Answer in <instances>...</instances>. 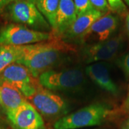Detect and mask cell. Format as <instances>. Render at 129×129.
<instances>
[{
	"label": "cell",
	"instance_id": "obj_3",
	"mask_svg": "<svg viewBox=\"0 0 129 129\" xmlns=\"http://www.w3.org/2000/svg\"><path fill=\"white\" fill-rule=\"evenodd\" d=\"M85 75L79 68L51 70L41 74L39 83L51 91L75 92L85 84Z\"/></svg>",
	"mask_w": 129,
	"mask_h": 129
},
{
	"label": "cell",
	"instance_id": "obj_21",
	"mask_svg": "<svg viewBox=\"0 0 129 129\" xmlns=\"http://www.w3.org/2000/svg\"><path fill=\"white\" fill-rule=\"evenodd\" d=\"M15 0H0V14L4 12L9 5H11Z\"/></svg>",
	"mask_w": 129,
	"mask_h": 129
},
{
	"label": "cell",
	"instance_id": "obj_11",
	"mask_svg": "<svg viewBox=\"0 0 129 129\" xmlns=\"http://www.w3.org/2000/svg\"><path fill=\"white\" fill-rule=\"evenodd\" d=\"M85 73L89 78L102 90L113 95H117L119 90L113 79L108 65L105 62H95L85 68Z\"/></svg>",
	"mask_w": 129,
	"mask_h": 129
},
{
	"label": "cell",
	"instance_id": "obj_24",
	"mask_svg": "<svg viewBox=\"0 0 129 129\" xmlns=\"http://www.w3.org/2000/svg\"><path fill=\"white\" fill-rule=\"evenodd\" d=\"M125 106L129 109V89H128V96H127V98H126V101H125Z\"/></svg>",
	"mask_w": 129,
	"mask_h": 129
},
{
	"label": "cell",
	"instance_id": "obj_17",
	"mask_svg": "<svg viewBox=\"0 0 129 129\" xmlns=\"http://www.w3.org/2000/svg\"><path fill=\"white\" fill-rule=\"evenodd\" d=\"M73 1L75 7L77 16L85 14L94 9L90 0H73Z\"/></svg>",
	"mask_w": 129,
	"mask_h": 129
},
{
	"label": "cell",
	"instance_id": "obj_12",
	"mask_svg": "<svg viewBox=\"0 0 129 129\" xmlns=\"http://www.w3.org/2000/svg\"><path fill=\"white\" fill-rule=\"evenodd\" d=\"M103 14L99 11L93 9L85 14L78 16L73 23L62 35L65 40L82 42L83 36L92 23Z\"/></svg>",
	"mask_w": 129,
	"mask_h": 129
},
{
	"label": "cell",
	"instance_id": "obj_5",
	"mask_svg": "<svg viewBox=\"0 0 129 129\" xmlns=\"http://www.w3.org/2000/svg\"><path fill=\"white\" fill-rule=\"evenodd\" d=\"M55 35L27 27L19 24H9L0 29V45L24 46L47 42L55 38Z\"/></svg>",
	"mask_w": 129,
	"mask_h": 129
},
{
	"label": "cell",
	"instance_id": "obj_26",
	"mask_svg": "<svg viewBox=\"0 0 129 129\" xmlns=\"http://www.w3.org/2000/svg\"><path fill=\"white\" fill-rule=\"evenodd\" d=\"M2 107V101H1V92H0V107Z\"/></svg>",
	"mask_w": 129,
	"mask_h": 129
},
{
	"label": "cell",
	"instance_id": "obj_22",
	"mask_svg": "<svg viewBox=\"0 0 129 129\" xmlns=\"http://www.w3.org/2000/svg\"><path fill=\"white\" fill-rule=\"evenodd\" d=\"M125 26V31H126V33H127L128 36L129 37V14H127V16H126Z\"/></svg>",
	"mask_w": 129,
	"mask_h": 129
},
{
	"label": "cell",
	"instance_id": "obj_19",
	"mask_svg": "<svg viewBox=\"0 0 129 129\" xmlns=\"http://www.w3.org/2000/svg\"><path fill=\"white\" fill-rule=\"evenodd\" d=\"M92 7L103 14H106L110 12L111 9L107 0H90Z\"/></svg>",
	"mask_w": 129,
	"mask_h": 129
},
{
	"label": "cell",
	"instance_id": "obj_6",
	"mask_svg": "<svg viewBox=\"0 0 129 129\" xmlns=\"http://www.w3.org/2000/svg\"><path fill=\"white\" fill-rule=\"evenodd\" d=\"M28 100L41 115L47 118L63 117L69 111V104L63 98L41 85L37 86L36 92Z\"/></svg>",
	"mask_w": 129,
	"mask_h": 129
},
{
	"label": "cell",
	"instance_id": "obj_15",
	"mask_svg": "<svg viewBox=\"0 0 129 129\" xmlns=\"http://www.w3.org/2000/svg\"><path fill=\"white\" fill-rule=\"evenodd\" d=\"M50 24L52 29L55 27L56 14L60 0H31Z\"/></svg>",
	"mask_w": 129,
	"mask_h": 129
},
{
	"label": "cell",
	"instance_id": "obj_25",
	"mask_svg": "<svg viewBox=\"0 0 129 129\" xmlns=\"http://www.w3.org/2000/svg\"><path fill=\"white\" fill-rule=\"evenodd\" d=\"M123 1H124L125 3L129 7V0H123Z\"/></svg>",
	"mask_w": 129,
	"mask_h": 129
},
{
	"label": "cell",
	"instance_id": "obj_7",
	"mask_svg": "<svg viewBox=\"0 0 129 129\" xmlns=\"http://www.w3.org/2000/svg\"><path fill=\"white\" fill-rule=\"evenodd\" d=\"M0 81L14 86L27 99L35 94L38 86L27 68L16 62L10 64L1 73Z\"/></svg>",
	"mask_w": 129,
	"mask_h": 129
},
{
	"label": "cell",
	"instance_id": "obj_14",
	"mask_svg": "<svg viewBox=\"0 0 129 129\" xmlns=\"http://www.w3.org/2000/svg\"><path fill=\"white\" fill-rule=\"evenodd\" d=\"M0 92L2 105L6 114L14 111L27 101L26 98L17 88L5 81H0Z\"/></svg>",
	"mask_w": 129,
	"mask_h": 129
},
{
	"label": "cell",
	"instance_id": "obj_2",
	"mask_svg": "<svg viewBox=\"0 0 129 129\" xmlns=\"http://www.w3.org/2000/svg\"><path fill=\"white\" fill-rule=\"evenodd\" d=\"M111 107L102 103L83 107L61 117L54 124L55 129H79L102 124L111 114Z\"/></svg>",
	"mask_w": 129,
	"mask_h": 129
},
{
	"label": "cell",
	"instance_id": "obj_1",
	"mask_svg": "<svg viewBox=\"0 0 129 129\" xmlns=\"http://www.w3.org/2000/svg\"><path fill=\"white\" fill-rule=\"evenodd\" d=\"M73 48L64 42L57 40L20 46V54L16 63L26 67L33 78L53 70L62 62L65 54Z\"/></svg>",
	"mask_w": 129,
	"mask_h": 129
},
{
	"label": "cell",
	"instance_id": "obj_13",
	"mask_svg": "<svg viewBox=\"0 0 129 129\" xmlns=\"http://www.w3.org/2000/svg\"><path fill=\"white\" fill-rule=\"evenodd\" d=\"M76 9L73 0H60L56 14L55 27L52 29L55 36H62L77 18Z\"/></svg>",
	"mask_w": 129,
	"mask_h": 129
},
{
	"label": "cell",
	"instance_id": "obj_8",
	"mask_svg": "<svg viewBox=\"0 0 129 129\" xmlns=\"http://www.w3.org/2000/svg\"><path fill=\"white\" fill-rule=\"evenodd\" d=\"M7 116L15 129H45L41 114L28 101L7 113Z\"/></svg>",
	"mask_w": 129,
	"mask_h": 129
},
{
	"label": "cell",
	"instance_id": "obj_4",
	"mask_svg": "<svg viewBox=\"0 0 129 129\" xmlns=\"http://www.w3.org/2000/svg\"><path fill=\"white\" fill-rule=\"evenodd\" d=\"M7 9L10 19L17 24L41 32L52 29L31 0H15Z\"/></svg>",
	"mask_w": 129,
	"mask_h": 129
},
{
	"label": "cell",
	"instance_id": "obj_9",
	"mask_svg": "<svg viewBox=\"0 0 129 129\" xmlns=\"http://www.w3.org/2000/svg\"><path fill=\"white\" fill-rule=\"evenodd\" d=\"M120 36L109 38L106 41L91 44L83 50V56L87 63L106 62L115 57L122 46Z\"/></svg>",
	"mask_w": 129,
	"mask_h": 129
},
{
	"label": "cell",
	"instance_id": "obj_16",
	"mask_svg": "<svg viewBox=\"0 0 129 129\" xmlns=\"http://www.w3.org/2000/svg\"><path fill=\"white\" fill-rule=\"evenodd\" d=\"M20 54V46H0V75L10 64L17 62Z\"/></svg>",
	"mask_w": 129,
	"mask_h": 129
},
{
	"label": "cell",
	"instance_id": "obj_10",
	"mask_svg": "<svg viewBox=\"0 0 129 129\" xmlns=\"http://www.w3.org/2000/svg\"><path fill=\"white\" fill-rule=\"evenodd\" d=\"M119 21L110 12L95 20L83 36L82 42H92V44L106 41L116 31Z\"/></svg>",
	"mask_w": 129,
	"mask_h": 129
},
{
	"label": "cell",
	"instance_id": "obj_18",
	"mask_svg": "<svg viewBox=\"0 0 129 129\" xmlns=\"http://www.w3.org/2000/svg\"><path fill=\"white\" fill-rule=\"evenodd\" d=\"M111 11L119 15H124L127 8L123 0H107Z\"/></svg>",
	"mask_w": 129,
	"mask_h": 129
},
{
	"label": "cell",
	"instance_id": "obj_23",
	"mask_svg": "<svg viewBox=\"0 0 129 129\" xmlns=\"http://www.w3.org/2000/svg\"><path fill=\"white\" fill-rule=\"evenodd\" d=\"M121 129H129V117L125 120V122L123 123Z\"/></svg>",
	"mask_w": 129,
	"mask_h": 129
},
{
	"label": "cell",
	"instance_id": "obj_20",
	"mask_svg": "<svg viewBox=\"0 0 129 129\" xmlns=\"http://www.w3.org/2000/svg\"><path fill=\"white\" fill-rule=\"evenodd\" d=\"M119 64L124 73L129 75V52L122 57Z\"/></svg>",
	"mask_w": 129,
	"mask_h": 129
}]
</instances>
